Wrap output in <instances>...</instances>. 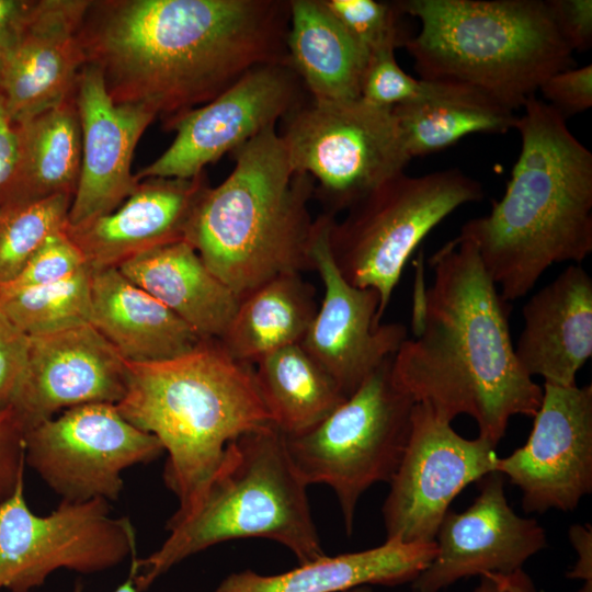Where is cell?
Here are the masks:
<instances>
[{
  "instance_id": "f546056e",
  "label": "cell",
  "mask_w": 592,
  "mask_h": 592,
  "mask_svg": "<svg viewBox=\"0 0 592 592\" xmlns=\"http://www.w3.org/2000/svg\"><path fill=\"white\" fill-rule=\"evenodd\" d=\"M391 109L411 159L445 149L470 134H504L515 127L517 119L514 111L489 98Z\"/></svg>"
},
{
  "instance_id": "44dd1931",
  "label": "cell",
  "mask_w": 592,
  "mask_h": 592,
  "mask_svg": "<svg viewBox=\"0 0 592 592\" xmlns=\"http://www.w3.org/2000/svg\"><path fill=\"white\" fill-rule=\"evenodd\" d=\"M209 187L190 179L148 178L113 212L64 230L91 270L118 267L151 250L185 240L193 212Z\"/></svg>"
},
{
  "instance_id": "ba28073f",
  "label": "cell",
  "mask_w": 592,
  "mask_h": 592,
  "mask_svg": "<svg viewBox=\"0 0 592 592\" xmlns=\"http://www.w3.org/2000/svg\"><path fill=\"white\" fill-rule=\"evenodd\" d=\"M479 181L459 169L387 180L332 219L328 242L333 262L353 286L373 288L384 316L410 255L426 235L460 206L480 202Z\"/></svg>"
},
{
  "instance_id": "7bdbcfd3",
  "label": "cell",
  "mask_w": 592,
  "mask_h": 592,
  "mask_svg": "<svg viewBox=\"0 0 592 592\" xmlns=\"http://www.w3.org/2000/svg\"><path fill=\"white\" fill-rule=\"evenodd\" d=\"M503 577L499 574H485L480 577L479 584L470 592H504ZM508 592H535V589L523 570L506 578Z\"/></svg>"
},
{
  "instance_id": "836d02e7",
  "label": "cell",
  "mask_w": 592,
  "mask_h": 592,
  "mask_svg": "<svg viewBox=\"0 0 592 592\" xmlns=\"http://www.w3.org/2000/svg\"><path fill=\"white\" fill-rule=\"evenodd\" d=\"M368 57L380 49L405 47L411 38L399 1L322 0Z\"/></svg>"
},
{
  "instance_id": "484cf974",
  "label": "cell",
  "mask_w": 592,
  "mask_h": 592,
  "mask_svg": "<svg viewBox=\"0 0 592 592\" xmlns=\"http://www.w3.org/2000/svg\"><path fill=\"white\" fill-rule=\"evenodd\" d=\"M15 167L0 190V208L75 195L81 168V126L75 96L16 124Z\"/></svg>"
},
{
  "instance_id": "4fadbf2b",
  "label": "cell",
  "mask_w": 592,
  "mask_h": 592,
  "mask_svg": "<svg viewBox=\"0 0 592 592\" xmlns=\"http://www.w3.org/2000/svg\"><path fill=\"white\" fill-rule=\"evenodd\" d=\"M496 445L465 439L429 406L414 403L402 458L383 505L386 539L433 543L452 501L496 471Z\"/></svg>"
},
{
  "instance_id": "7402d4cb",
  "label": "cell",
  "mask_w": 592,
  "mask_h": 592,
  "mask_svg": "<svg viewBox=\"0 0 592 592\" xmlns=\"http://www.w3.org/2000/svg\"><path fill=\"white\" fill-rule=\"evenodd\" d=\"M524 326L515 356L544 384L577 385L579 369L592 355V278L570 264L523 306Z\"/></svg>"
},
{
  "instance_id": "5bb4252c",
  "label": "cell",
  "mask_w": 592,
  "mask_h": 592,
  "mask_svg": "<svg viewBox=\"0 0 592 592\" xmlns=\"http://www.w3.org/2000/svg\"><path fill=\"white\" fill-rule=\"evenodd\" d=\"M304 90L289 61L251 69L210 102L172 119L166 127L175 130L173 141L136 179L198 175L207 164L276 125L304 100Z\"/></svg>"
},
{
  "instance_id": "ee69618b",
  "label": "cell",
  "mask_w": 592,
  "mask_h": 592,
  "mask_svg": "<svg viewBox=\"0 0 592 592\" xmlns=\"http://www.w3.org/2000/svg\"><path fill=\"white\" fill-rule=\"evenodd\" d=\"M130 567H129V573L126 578V580L116 588L114 592H138L136 584H135V576L138 572L137 568V555L136 550L130 556ZM72 592H83V585L80 582H77L75 584V588Z\"/></svg>"
},
{
  "instance_id": "f1b7e54d",
  "label": "cell",
  "mask_w": 592,
  "mask_h": 592,
  "mask_svg": "<svg viewBox=\"0 0 592 592\" xmlns=\"http://www.w3.org/2000/svg\"><path fill=\"white\" fill-rule=\"evenodd\" d=\"M253 372L272 424L285 435L309 430L346 399L300 343L263 356Z\"/></svg>"
},
{
  "instance_id": "e575fe53",
  "label": "cell",
  "mask_w": 592,
  "mask_h": 592,
  "mask_svg": "<svg viewBox=\"0 0 592 592\" xmlns=\"http://www.w3.org/2000/svg\"><path fill=\"white\" fill-rule=\"evenodd\" d=\"M84 266L80 250L61 229L44 240L15 278L0 286V297L64 281Z\"/></svg>"
},
{
  "instance_id": "cb8c5ba5",
  "label": "cell",
  "mask_w": 592,
  "mask_h": 592,
  "mask_svg": "<svg viewBox=\"0 0 592 592\" xmlns=\"http://www.w3.org/2000/svg\"><path fill=\"white\" fill-rule=\"evenodd\" d=\"M436 554L435 543L386 539L374 548L321 558L278 574L242 570L227 576L215 592H345L363 585L413 582Z\"/></svg>"
},
{
  "instance_id": "7a4b0ae2",
  "label": "cell",
  "mask_w": 592,
  "mask_h": 592,
  "mask_svg": "<svg viewBox=\"0 0 592 592\" xmlns=\"http://www.w3.org/2000/svg\"><path fill=\"white\" fill-rule=\"evenodd\" d=\"M426 287L418 277L411 329L391 362L394 383L414 403L452 422L473 418L479 435L497 446L514 415L534 417L543 388L520 365L505 301L476 246L460 237L429 260Z\"/></svg>"
},
{
  "instance_id": "d4e9b609",
  "label": "cell",
  "mask_w": 592,
  "mask_h": 592,
  "mask_svg": "<svg viewBox=\"0 0 592 592\" xmlns=\"http://www.w3.org/2000/svg\"><path fill=\"white\" fill-rule=\"evenodd\" d=\"M118 270L182 319L202 340L220 339L240 298L185 240L136 258Z\"/></svg>"
},
{
  "instance_id": "4316f807",
  "label": "cell",
  "mask_w": 592,
  "mask_h": 592,
  "mask_svg": "<svg viewBox=\"0 0 592 592\" xmlns=\"http://www.w3.org/2000/svg\"><path fill=\"white\" fill-rule=\"evenodd\" d=\"M288 58L315 101L361 98L368 55L322 0H291Z\"/></svg>"
},
{
  "instance_id": "8d00e7d4",
  "label": "cell",
  "mask_w": 592,
  "mask_h": 592,
  "mask_svg": "<svg viewBox=\"0 0 592 592\" xmlns=\"http://www.w3.org/2000/svg\"><path fill=\"white\" fill-rule=\"evenodd\" d=\"M29 337L0 310V411L10 408L23 376Z\"/></svg>"
},
{
  "instance_id": "8fae6325",
  "label": "cell",
  "mask_w": 592,
  "mask_h": 592,
  "mask_svg": "<svg viewBox=\"0 0 592 592\" xmlns=\"http://www.w3.org/2000/svg\"><path fill=\"white\" fill-rule=\"evenodd\" d=\"M136 531L126 516L111 515L110 502L60 500L35 514L24 496V476L0 503V590L31 592L61 568L95 573L123 562L136 550Z\"/></svg>"
},
{
  "instance_id": "7dc6e473",
  "label": "cell",
  "mask_w": 592,
  "mask_h": 592,
  "mask_svg": "<svg viewBox=\"0 0 592 592\" xmlns=\"http://www.w3.org/2000/svg\"><path fill=\"white\" fill-rule=\"evenodd\" d=\"M3 52H4V49H2V48L0 47V65H1V61H2V57H3Z\"/></svg>"
},
{
  "instance_id": "60d3db41",
  "label": "cell",
  "mask_w": 592,
  "mask_h": 592,
  "mask_svg": "<svg viewBox=\"0 0 592 592\" xmlns=\"http://www.w3.org/2000/svg\"><path fill=\"white\" fill-rule=\"evenodd\" d=\"M569 539L577 560L567 577L573 580H592V528L590 524H573L569 528Z\"/></svg>"
},
{
  "instance_id": "3957f363",
  "label": "cell",
  "mask_w": 592,
  "mask_h": 592,
  "mask_svg": "<svg viewBox=\"0 0 592 592\" xmlns=\"http://www.w3.org/2000/svg\"><path fill=\"white\" fill-rule=\"evenodd\" d=\"M523 109L503 196L458 235L476 246L505 301L525 296L553 264H580L592 252V152L546 101L534 95Z\"/></svg>"
},
{
  "instance_id": "b9f144b4",
  "label": "cell",
  "mask_w": 592,
  "mask_h": 592,
  "mask_svg": "<svg viewBox=\"0 0 592 592\" xmlns=\"http://www.w3.org/2000/svg\"><path fill=\"white\" fill-rule=\"evenodd\" d=\"M31 1L0 0V47L5 49L14 39Z\"/></svg>"
},
{
  "instance_id": "ffe728a7",
  "label": "cell",
  "mask_w": 592,
  "mask_h": 592,
  "mask_svg": "<svg viewBox=\"0 0 592 592\" xmlns=\"http://www.w3.org/2000/svg\"><path fill=\"white\" fill-rule=\"evenodd\" d=\"M76 105L81 126V168L67 226H78L118 207L139 181L132 173L135 148L157 118L140 105L117 104L102 73L89 64L80 71Z\"/></svg>"
},
{
  "instance_id": "e0dca14e",
  "label": "cell",
  "mask_w": 592,
  "mask_h": 592,
  "mask_svg": "<svg viewBox=\"0 0 592 592\" xmlns=\"http://www.w3.org/2000/svg\"><path fill=\"white\" fill-rule=\"evenodd\" d=\"M504 477L485 476L475 501L448 511L436 532V554L412 582L414 592H441L473 576H511L547 546L544 527L517 515L504 493Z\"/></svg>"
},
{
  "instance_id": "277c9868",
  "label": "cell",
  "mask_w": 592,
  "mask_h": 592,
  "mask_svg": "<svg viewBox=\"0 0 592 592\" xmlns=\"http://www.w3.org/2000/svg\"><path fill=\"white\" fill-rule=\"evenodd\" d=\"M127 388L116 405L133 425L155 435L167 460L163 481L179 505L166 530L200 504L238 436L272 424L253 365L234 358L218 339L150 363H128Z\"/></svg>"
},
{
  "instance_id": "74e56055",
  "label": "cell",
  "mask_w": 592,
  "mask_h": 592,
  "mask_svg": "<svg viewBox=\"0 0 592 592\" xmlns=\"http://www.w3.org/2000/svg\"><path fill=\"white\" fill-rule=\"evenodd\" d=\"M24 436L13 410L0 411V503L14 492L24 476Z\"/></svg>"
},
{
  "instance_id": "603a6c76",
  "label": "cell",
  "mask_w": 592,
  "mask_h": 592,
  "mask_svg": "<svg viewBox=\"0 0 592 592\" xmlns=\"http://www.w3.org/2000/svg\"><path fill=\"white\" fill-rule=\"evenodd\" d=\"M90 323L128 363L174 358L202 339L118 267L91 270Z\"/></svg>"
},
{
  "instance_id": "d6a6232c",
  "label": "cell",
  "mask_w": 592,
  "mask_h": 592,
  "mask_svg": "<svg viewBox=\"0 0 592 592\" xmlns=\"http://www.w3.org/2000/svg\"><path fill=\"white\" fill-rule=\"evenodd\" d=\"M481 98L491 99L460 83L413 78L398 65L392 48L369 56L361 87V99L380 107Z\"/></svg>"
},
{
  "instance_id": "4dcf8cb0",
  "label": "cell",
  "mask_w": 592,
  "mask_h": 592,
  "mask_svg": "<svg viewBox=\"0 0 592 592\" xmlns=\"http://www.w3.org/2000/svg\"><path fill=\"white\" fill-rule=\"evenodd\" d=\"M90 274L84 266L64 281L0 297V310L26 337L90 323Z\"/></svg>"
},
{
  "instance_id": "f35d334b",
  "label": "cell",
  "mask_w": 592,
  "mask_h": 592,
  "mask_svg": "<svg viewBox=\"0 0 592 592\" xmlns=\"http://www.w3.org/2000/svg\"><path fill=\"white\" fill-rule=\"evenodd\" d=\"M556 27L573 52H585L592 46V1L547 0Z\"/></svg>"
},
{
  "instance_id": "9a60e30c",
  "label": "cell",
  "mask_w": 592,
  "mask_h": 592,
  "mask_svg": "<svg viewBox=\"0 0 592 592\" xmlns=\"http://www.w3.org/2000/svg\"><path fill=\"white\" fill-rule=\"evenodd\" d=\"M526 443L496 471L522 492L527 513L572 511L592 491V386L544 384Z\"/></svg>"
},
{
  "instance_id": "5b68a950",
  "label": "cell",
  "mask_w": 592,
  "mask_h": 592,
  "mask_svg": "<svg viewBox=\"0 0 592 592\" xmlns=\"http://www.w3.org/2000/svg\"><path fill=\"white\" fill-rule=\"evenodd\" d=\"M230 153L231 173L204 192L185 241L241 298L277 275L314 270L315 181L293 170L275 125Z\"/></svg>"
},
{
  "instance_id": "83f0119b",
  "label": "cell",
  "mask_w": 592,
  "mask_h": 592,
  "mask_svg": "<svg viewBox=\"0 0 592 592\" xmlns=\"http://www.w3.org/2000/svg\"><path fill=\"white\" fill-rule=\"evenodd\" d=\"M317 310L315 287L300 273L281 274L240 298L219 341L234 358L253 365L300 343Z\"/></svg>"
},
{
  "instance_id": "d590c367",
  "label": "cell",
  "mask_w": 592,
  "mask_h": 592,
  "mask_svg": "<svg viewBox=\"0 0 592 592\" xmlns=\"http://www.w3.org/2000/svg\"><path fill=\"white\" fill-rule=\"evenodd\" d=\"M565 118L592 106V65L572 67L549 76L538 89Z\"/></svg>"
},
{
  "instance_id": "d6986e66",
  "label": "cell",
  "mask_w": 592,
  "mask_h": 592,
  "mask_svg": "<svg viewBox=\"0 0 592 592\" xmlns=\"http://www.w3.org/2000/svg\"><path fill=\"white\" fill-rule=\"evenodd\" d=\"M89 4L31 1L0 65V94L15 125L75 96L86 64L79 33Z\"/></svg>"
},
{
  "instance_id": "ab89813d",
  "label": "cell",
  "mask_w": 592,
  "mask_h": 592,
  "mask_svg": "<svg viewBox=\"0 0 592 592\" xmlns=\"http://www.w3.org/2000/svg\"><path fill=\"white\" fill-rule=\"evenodd\" d=\"M19 137L0 94V190L10 179L18 158Z\"/></svg>"
},
{
  "instance_id": "1f68e13d",
  "label": "cell",
  "mask_w": 592,
  "mask_h": 592,
  "mask_svg": "<svg viewBox=\"0 0 592 592\" xmlns=\"http://www.w3.org/2000/svg\"><path fill=\"white\" fill-rule=\"evenodd\" d=\"M72 196L0 208V286L15 278L52 234L65 228Z\"/></svg>"
},
{
  "instance_id": "2e32d148",
  "label": "cell",
  "mask_w": 592,
  "mask_h": 592,
  "mask_svg": "<svg viewBox=\"0 0 592 592\" xmlns=\"http://www.w3.org/2000/svg\"><path fill=\"white\" fill-rule=\"evenodd\" d=\"M333 218L323 213L315 219L311 259L325 293L300 345L348 398L397 353L408 330L399 322L380 325L377 292L353 286L341 275L328 242Z\"/></svg>"
},
{
  "instance_id": "7c38bea8",
  "label": "cell",
  "mask_w": 592,
  "mask_h": 592,
  "mask_svg": "<svg viewBox=\"0 0 592 592\" xmlns=\"http://www.w3.org/2000/svg\"><path fill=\"white\" fill-rule=\"evenodd\" d=\"M162 453L159 440L128 422L113 403L64 410L24 436L25 463L68 502L118 500L123 471Z\"/></svg>"
},
{
  "instance_id": "f6af8a7d",
  "label": "cell",
  "mask_w": 592,
  "mask_h": 592,
  "mask_svg": "<svg viewBox=\"0 0 592 592\" xmlns=\"http://www.w3.org/2000/svg\"><path fill=\"white\" fill-rule=\"evenodd\" d=\"M577 592H592V580L584 581Z\"/></svg>"
},
{
  "instance_id": "9c48e42d",
  "label": "cell",
  "mask_w": 592,
  "mask_h": 592,
  "mask_svg": "<svg viewBox=\"0 0 592 592\" xmlns=\"http://www.w3.org/2000/svg\"><path fill=\"white\" fill-rule=\"evenodd\" d=\"M392 357L318 424L284 434L305 483L335 493L349 535L361 497L375 483H389L410 434L414 402L392 380Z\"/></svg>"
},
{
  "instance_id": "6da1fadb",
  "label": "cell",
  "mask_w": 592,
  "mask_h": 592,
  "mask_svg": "<svg viewBox=\"0 0 592 592\" xmlns=\"http://www.w3.org/2000/svg\"><path fill=\"white\" fill-rule=\"evenodd\" d=\"M289 1H90L80 43L117 104L140 105L164 127L251 69L289 61Z\"/></svg>"
},
{
  "instance_id": "52a82bcc",
  "label": "cell",
  "mask_w": 592,
  "mask_h": 592,
  "mask_svg": "<svg viewBox=\"0 0 592 592\" xmlns=\"http://www.w3.org/2000/svg\"><path fill=\"white\" fill-rule=\"evenodd\" d=\"M307 485L273 424L231 441L197 508L170 527L161 546L137 557L135 584L147 590L190 556L240 538H266L286 547L298 565L326 554L310 512Z\"/></svg>"
},
{
  "instance_id": "ac0fdd59",
  "label": "cell",
  "mask_w": 592,
  "mask_h": 592,
  "mask_svg": "<svg viewBox=\"0 0 592 592\" xmlns=\"http://www.w3.org/2000/svg\"><path fill=\"white\" fill-rule=\"evenodd\" d=\"M127 379V362L91 323L29 337L25 369L10 408L26 433L61 410L117 405Z\"/></svg>"
},
{
  "instance_id": "bcb514c9",
  "label": "cell",
  "mask_w": 592,
  "mask_h": 592,
  "mask_svg": "<svg viewBox=\"0 0 592 592\" xmlns=\"http://www.w3.org/2000/svg\"><path fill=\"white\" fill-rule=\"evenodd\" d=\"M345 592H373V590L368 585H363V587L351 589V590L345 591Z\"/></svg>"
},
{
  "instance_id": "8992f818",
  "label": "cell",
  "mask_w": 592,
  "mask_h": 592,
  "mask_svg": "<svg viewBox=\"0 0 592 592\" xmlns=\"http://www.w3.org/2000/svg\"><path fill=\"white\" fill-rule=\"evenodd\" d=\"M420 21L405 48L421 79L471 87L515 111L574 67L547 0H402Z\"/></svg>"
},
{
  "instance_id": "30bf717a",
  "label": "cell",
  "mask_w": 592,
  "mask_h": 592,
  "mask_svg": "<svg viewBox=\"0 0 592 592\" xmlns=\"http://www.w3.org/2000/svg\"><path fill=\"white\" fill-rule=\"evenodd\" d=\"M280 137L291 167L314 179V196L332 216L403 172L411 160L392 109L361 98L304 99L283 117Z\"/></svg>"
}]
</instances>
